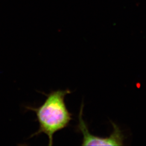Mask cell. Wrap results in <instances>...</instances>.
Masks as SVG:
<instances>
[{
  "label": "cell",
  "mask_w": 146,
  "mask_h": 146,
  "mask_svg": "<svg viewBox=\"0 0 146 146\" xmlns=\"http://www.w3.org/2000/svg\"><path fill=\"white\" fill-rule=\"evenodd\" d=\"M71 93L68 89L52 91L46 95L47 98L40 106L26 107L27 109L35 113L39 125L38 129L31 137L45 134L48 137V145L52 146L54 135L67 128L73 119L64 101L65 96Z\"/></svg>",
  "instance_id": "1"
},
{
  "label": "cell",
  "mask_w": 146,
  "mask_h": 146,
  "mask_svg": "<svg viewBox=\"0 0 146 146\" xmlns=\"http://www.w3.org/2000/svg\"><path fill=\"white\" fill-rule=\"evenodd\" d=\"M84 104H81L78 114V129L83 136L82 146H122L123 145L124 135L120 128L112 122L113 131L111 135L106 137L94 135L89 131L87 124L83 119Z\"/></svg>",
  "instance_id": "2"
}]
</instances>
